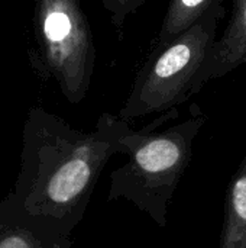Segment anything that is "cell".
I'll list each match as a JSON object with an SVG mask.
<instances>
[{"label":"cell","instance_id":"cell-1","mask_svg":"<svg viewBox=\"0 0 246 248\" xmlns=\"http://www.w3.org/2000/svg\"><path fill=\"white\" fill-rule=\"evenodd\" d=\"M129 128L117 115L103 113L96 128L84 132L32 106L22 134L20 171L3 201L22 215L72 234L103 169L120 154V138Z\"/></svg>","mask_w":246,"mask_h":248},{"label":"cell","instance_id":"cell-2","mask_svg":"<svg viewBox=\"0 0 246 248\" xmlns=\"http://www.w3.org/2000/svg\"><path fill=\"white\" fill-rule=\"evenodd\" d=\"M174 116L177 110L171 109L142 131H126L120 138V154L128 155L129 161L110 173L107 196V202L128 199L162 228L173 196L193 158L194 140L207 121L202 109L191 105L187 119L154 132Z\"/></svg>","mask_w":246,"mask_h":248},{"label":"cell","instance_id":"cell-3","mask_svg":"<svg viewBox=\"0 0 246 248\" xmlns=\"http://www.w3.org/2000/svg\"><path fill=\"white\" fill-rule=\"evenodd\" d=\"M225 16V6L219 4L171 42L151 49L117 116L129 122L164 113L197 94L200 70Z\"/></svg>","mask_w":246,"mask_h":248},{"label":"cell","instance_id":"cell-4","mask_svg":"<svg viewBox=\"0 0 246 248\" xmlns=\"http://www.w3.org/2000/svg\"><path fill=\"white\" fill-rule=\"evenodd\" d=\"M33 44L28 48L36 77L54 80L62 96L81 103L96 67V42L80 0H35L32 15Z\"/></svg>","mask_w":246,"mask_h":248},{"label":"cell","instance_id":"cell-5","mask_svg":"<svg viewBox=\"0 0 246 248\" xmlns=\"http://www.w3.org/2000/svg\"><path fill=\"white\" fill-rule=\"evenodd\" d=\"M246 62V0H233L232 15L222 36L216 39L200 70L197 86L220 78Z\"/></svg>","mask_w":246,"mask_h":248},{"label":"cell","instance_id":"cell-6","mask_svg":"<svg viewBox=\"0 0 246 248\" xmlns=\"http://www.w3.org/2000/svg\"><path fill=\"white\" fill-rule=\"evenodd\" d=\"M71 234L19 214L0 201V248H72Z\"/></svg>","mask_w":246,"mask_h":248},{"label":"cell","instance_id":"cell-7","mask_svg":"<svg viewBox=\"0 0 246 248\" xmlns=\"http://www.w3.org/2000/svg\"><path fill=\"white\" fill-rule=\"evenodd\" d=\"M219 248H246V153L226 187Z\"/></svg>","mask_w":246,"mask_h":248},{"label":"cell","instance_id":"cell-8","mask_svg":"<svg viewBox=\"0 0 246 248\" xmlns=\"http://www.w3.org/2000/svg\"><path fill=\"white\" fill-rule=\"evenodd\" d=\"M223 0H170L157 39L151 49L164 46L178 35L196 25L213 7L222 4Z\"/></svg>","mask_w":246,"mask_h":248},{"label":"cell","instance_id":"cell-9","mask_svg":"<svg viewBox=\"0 0 246 248\" xmlns=\"http://www.w3.org/2000/svg\"><path fill=\"white\" fill-rule=\"evenodd\" d=\"M104 10L110 15L112 25L116 29H122L126 19L136 13L148 0H100Z\"/></svg>","mask_w":246,"mask_h":248}]
</instances>
